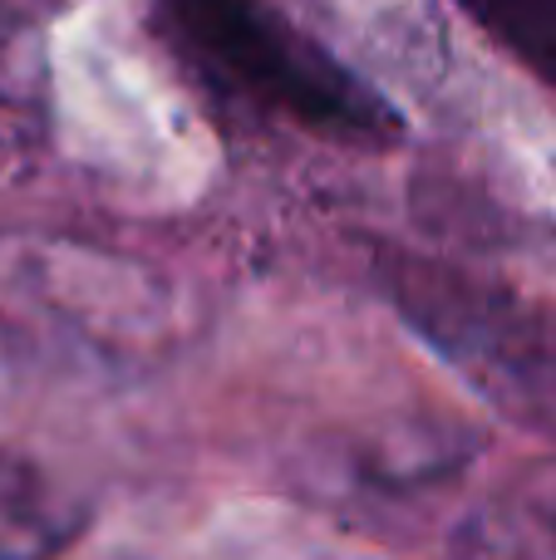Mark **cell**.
Returning <instances> with one entry per match:
<instances>
[{
  "label": "cell",
  "instance_id": "cell-1",
  "mask_svg": "<svg viewBox=\"0 0 556 560\" xmlns=\"http://www.w3.org/2000/svg\"><path fill=\"white\" fill-rule=\"evenodd\" d=\"M390 305L493 408L556 433V339L502 285L419 256L384 261Z\"/></svg>",
  "mask_w": 556,
  "mask_h": 560
},
{
  "label": "cell",
  "instance_id": "cell-3",
  "mask_svg": "<svg viewBox=\"0 0 556 560\" xmlns=\"http://www.w3.org/2000/svg\"><path fill=\"white\" fill-rule=\"evenodd\" d=\"M89 506L35 457L0 453V560H55L84 536Z\"/></svg>",
  "mask_w": 556,
  "mask_h": 560
},
{
  "label": "cell",
  "instance_id": "cell-2",
  "mask_svg": "<svg viewBox=\"0 0 556 560\" xmlns=\"http://www.w3.org/2000/svg\"><path fill=\"white\" fill-rule=\"evenodd\" d=\"M167 15L187 45L212 69H222L242 94L311 133L384 143L399 128L394 108L364 79H355L266 0H167Z\"/></svg>",
  "mask_w": 556,
  "mask_h": 560
},
{
  "label": "cell",
  "instance_id": "cell-4",
  "mask_svg": "<svg viewBox=\"0 0 556 560\" xmlns=\"http://www.w3.org/2000/svg\"><path fill=\"white\" fill-rule=\"evenodd\" d=\"M453 560H556V467L522 472L473 506L453 536Z\"/></svg>",
  "mask_w": 556,
  "mask_h": 560
}]
</instances>
